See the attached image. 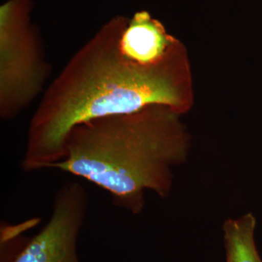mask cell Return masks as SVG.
Masks as SVG:
<instances>
[{
  "label": "cell",
  "instance_id": "obj_1",
  "mask_svg": "<svg viewBox=\"0 0 262 262\" xmlns=\"http://www.w3.org/2000/svg\"><path fill=\"white\" fill-rule=\"evenodd\" d=\"M128 20L116 15L103 24L45 91L29 122L24 171L51 168L63 159L69 134L82 122L151 105L185 110L173 59L144 64L122 50L120 35Z\"/></svg>",
  "mask_w": 262,
  "mask_h": 262
},
{
  "label": "cell",
  "instance_id": "obj_2",
  "mask_svg": "<svg viewBox=\"0 0 262 262\" xmlns=\"http://www.w3.org/2000/svg\"><path fill=\"white\" fill-rule=\"evenodd\" d=\"M177 115L151 105L82 122L71 130L64 158L51 168L86 179L107 191L115 206L139 214L146 191L168 198L172 170L187 159V136Z\"/></svg>",
  "mask_w": 262,
  "mask_h": 262
},
{
  "label": "cell",
  "instance_id": "obj_3",
  "mask_svg": "<svg viewBox=\"0 0 262 262\" xmlns=\"http://www.w3.org/2000/svg\"><path fill=\"white\" fill-rule=\"evenodd\" d=\"M33 0L0 6V117L11 120L43 91L50 75L40 34L32 23Z\"/></svg>",
  "mask_w": 262,
  "mask_h": 262
},
{
  "label": "cell",
  "instance_id": "obj_4",
  "mask_svg": "<svg viewBox=\"0 0 262 262\" xmlns=\"http://www.w3.org/2000/svg\"><path fill=\"white\" fill-rule=\"evenodd\" d=\"M88 207L83 186L77 182L66 184L56 192L47 224L8 262H80L77 239Z\"/></svg>",
  "mask_w": 262,
  "mask_h": 262
},
{
  "label": "cell",
  "instance_id": "obj_5",
  "mask_svg": "<svg viewBox=\"0 0 262 262\" xmlns=\"http://www.w3.org/2000/svg\"><path fill=\"white\" fill-rule=\"evenodd\" d=\"M122 50L144 64H159L173 59L174 41L159 20L147 11L129 19L120 35Z\"/></svg>",
  "mask_w": 262,
  "mask_h": 262
},
{
  "label": "cell",
  "instance_id": "obj_6",
  "mask_svg": "<svg viewBox=\"0 0 262 262\" xmlns=\"http://www.w3.org/2000/svg\"><path fill=\"white\" fill-rule=\"evenodd\" d=\"M256 223L252 213L224 222L226 262H262L255 241Z\"/></svg>",
  "mask_w": 262,
  "mask_h": 262
}]
</instances>
